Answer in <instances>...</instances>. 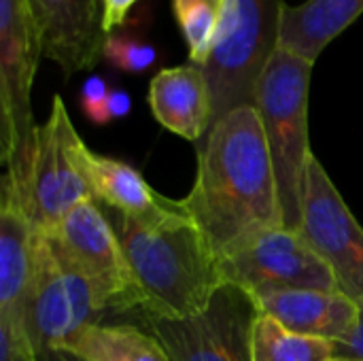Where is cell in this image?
<instances>
[{
	"instance_id": "obj_1",
	"label": "cell",
	"mask_w": 363,
	"mask_h": 361,
	"mask_svg": "<svg viewBox=\"0 0 363 361\" xmlns=\"http://www.w3.org/2000/svg\"><path fill=\"white\" fill-rule=\"evenodd\" d=\"M217 257L259 232L283 226V211L266 132L255 104L213 123L198 145L191 191L181 200Z\"/></svg>"
},
{
	"instance_id": "obj_2",
	"label": "cell",
	"mask_w": 363,
	"mask_h": 361,
	"mask_svg": "<svg viewBox=\"0 0 363 361\" xmlns=\"http://www.w3.org/2000/svg\"><path fill=\"white\" fill-rule=\"evenodd\" d=\"M123 247L143 317L187 319L202 313L223 283L219 257L202 230L179 206L153 221L104 209Z\"/></svg>"
},
{
	"instance_id": "obj_3",
	"label": "cell",
	"mask_w": 363,
	"mask_h": 361,
	"mask_svg": "<svg viewBox=\"0 0 363 361\" xmlns=\"http://www.w3.org/2000/svg\"><path fill=\"white\" fill-rule=\"evenodd\" d=\"M313 62L277 47L255 91V109L262 117L270 160L277 174L283 226L302 230L304 187L313 162L308 138V94Z\"/></svg>"
},
{
	"instance_id": "obj_4",
	"label": "cell",
	"mask_w": 363,
	"mask_h": 361,
	"mask_svg": "<svg viewBox=\"0 0 363 361\" xmlns=\"http://www.w3.org/2000/svg\"><path fill=\"white\" fill-rule=\"evenodd\" d=\"M83 147L64 100L55 96L47 121L34 130L28 160L4 172L38 232H55L79 202L94 198L81 164Z\"/></svg>"
},
{
	"instance_id": "obj_5",
	"label": "cell",
	"mask_w": 363,
	"mask_h": 361,
	"mask_svg": "<svg viewBox=\"0 0 363 361\" xmlns=\"http://www.w3.org/2000/svg\"><path fill=\"white\" fill-rule=\"evenodd\" d=\"M283 6V0H228L217 45L202 66L213 96V123L238 106L255 104L259 77L279 47Z\"/></svg>"
},
{
	"instance_id": "obj_6",
	"label": "cell",
	"mask_w": 363,
	"mask_h": 361,
	"mask_svg": "<svg viewBox=\"0 0 363 361\" xmlns=\"http://www.w3.org/2000/svg\"><path fill=\"white\" fill-rule=\"evenodd\" d=\"M219 268L225 285L259 298L294 289H338L332 268L302 236L289 228H272L245 240L223 257Z\"/></svg>"
},
{
	"instance_id": "obj_7",
	"label": "cell",
	"mask_w": 363,
	"mask_h": 361,
	"mask_svg": "<svg viewBox=\"0 0 363 361\" xmlns=\"http://www.w3.org/2000/svg\"><path fill=\"white\" fill-rule=\"evenodd\" d=\"M104 311L87 279L60 253L49 234L38 232L28 300L30 336L38 355H60L62 347L85 326L98 323Z\"/></svg>"
},
{
	"instance_id": "obj_8",
	"label": "cell",
	"mask_w": 363,
	"mask_h": 361,
	"mask_svg": "<svg viewBox=\"0 0 363 361\" xmlns=\"http://www.w3.org/2000/svg\"><path fill=\"white\" fill-rule=\"evenodd\" d=\"M40 55L26 0H0V160L6 170L23 166L32 147L30 98Z\"/></svg>"
},
{
	"instance_id": "obj_9",
	"label": "cell",
	"mask_w": 363,
	"mask_h": 361,
	"mask_svg": "<svg viewBox=\"0 0 363 361\" xmlns=\"http://www.w3.org/2000/svg\"><path fill=\"white\" fill-rule=\"evenodd\" d=\"M259 306L236 285H221L211 304L187 319L143 317L170 361H253L251 332Z\"/></svg>"
},
{
	"instance_id": "obj_10",
	"label": "cell",
	"mask_w": 363,
	"mask_h": 361,
	"mask_svg": "<svg viewBox=\"0 0 363 361\" xmlns=\"http://www.w3.org/2000/svg\"><path fill=\"white\" fill-rule=\"evenodd\" d=\"M49 236L60 253L87 279L106 311H136V289L123 247L111 219L94 198L79 202Z\"/></svg>"
},
{
	"instance_id": "obj_11",
	"label": "cell",
	"mask_w": 363,
	"mask_h": 361,
	"mask_svg": "<svg viewBox=\"0 0 363 361\" xmlns=\"http://www.w3.org/2000/svg\"><path fill=\"white\" fill-rule=\"evenodd\" d=\"M300 232L328 262L338 289L363 304V228L317 157L306 174Z\"/></svg>"
},
{
	"instance_id": "obj_12",
	"label": "cell",
	"mask_w": 363,
	"mask_h": 361,
	"mask_svg": "<svg viewBox=\"0 0 363 361\" xmlns=\"http://www.w3.org/2000/svg\"><path fill=\"white\" fill-rule=\"evenodd\" d=\"M40 51L64 77L89 70L102 60L106 40L100 0H26Z\"/></svg>"
},
{
	"instance_id": "obj_13",
	"label": "cell",
	"mask_w": 363,
	"mask_h": 361,
	"mask_svg": "<svg viewBox=\"0 0 363 361\" xmlns=\"http://www.w3.org/2000/svg\"><path fill=\"white\" fill-rule=\"evenodd\" d=\"M36 226L19 194L2 177L0 187V321L30 332L28 300L34 272ZM32 338V336H30Z\"/></svg>"
},
{
	"instance_id": "obj_14",
	"label": "cell",
	"mask_w": 363,
	"mask_h": 361,
	"mask_svg": "<svg viewBox=\"0 0 363 361\" xmlns=\"http://www.w3.org/2000/svg\"><path fill=\"white\" fill-rule=\"evenodd\" d=\"M149 109L172 134L200 145L213 126V96L206 72L198 64L162 68L149 83Z\"/></svg>"
},
{
	"instance_id": "obj_15",
	"label": "cell",
	"mask_w": 363,
	"mask_h": 361,
	"mask_svg": "<svg viewBox=\"0 0 363 361\" xmlns=\"http://www.w3.org/2000/svg\"><path fill=\"white\" fill-rule=\"evenodd\" d=\"M257 306L289 332L332 343L347 340L357 328L362 313L359 302L340 289H294L272 294L259 298Z\"/></svg>"
},
{
	"instance_id": "obj_16",
	"label": "cell",
	"mask_w": 363,
	"mask_h": 361,
	"mask_svg": "<svg viewBox=\"0 0 363 361\" xmlns=\"http://www.w3.org/2000/svg\"><path fill=\"white\" fill-rule=\"evenodd\" d=\"M81 164L94 200L123 217L153 221L179 206V200H168L157 194L134 166L108 155H100L87 145L81 151Z\"/></svg>"
},
{
	"instance_id": "obj_17",
	"label": "cell",
	"mask_w": 363,
	"mask_h": 361,
	"mask_svg": "<svg viewBox=\"0 0 363 361\" xmlns=\"http://www.w3.org/2000/svg\"><path fill=\"white\" fill-rule=\"evenodd\" d=\"M363 15V0H304L285 4L279 45L308 62H317L323 49Z\"/></svg>"
},
{
	"instance_id": "obj_18",
	"label": "cell",
	"mask_w": 363,
	"mask_h": 361,
	"mask_svg": "<svg viewBox=\"0 0 363 361\" xmlns=\"http://www.w3.org/2000/svg\"><path fill=\"white\" fill-rule=\"evenodd\" d=\"M77 361H170L162 343L136 326L89 323L60 351Z\"/></svg>"
},
{
	"instance_id": "obj_19",
	"label": "cell",
	"mask_w": 363,
	"mask_h": 361,
	"mask_svg": "<svg viewBox=\"0 0 363 361\" xmlns=\"http://www.w3.org/2000/svg\"><path fill=\"white\" fill-rule=\"evenodd\" d=\"M253 361H332L334 343L289 332L274 317L259 311L251 332Z\"/></svg>"
},
{
	"instance_id": "obj_20",
	"label": "cell",
	"mask_w": 363,
	"mask_h": 361,
	"mask_svg": "<svg viewBox=\"0 0 363 361\" xmlns=\"http://www.w3.org/2000/svg\"><path fill=\"white\" fill-rule=\"evenodd\" d=\"M228 0H172V13L187 45L189 62L206 66L219 38Z\"/></svg>"
},
{
	"instance_id": "obj_21",
	"label": "cell",
	"mask_w": 363,
	"mask_h": 361,
	"mask_svg": "<svg viewBox=\"0 0 363 361\" xmlns=\"http://www.w3.org/2000/svg\"><path fill=\"white\" fill-rule=\"evenodd\" d=\"M102 60H106L117 70L140 74L147 72L157 62V49L153 43H149L143 36V32L123 26L106 34L102 47Z\"/></svg>"
},
{
	"instance_id": "obj_22",
	"label": "cell",
	"mask_w": 363,
	"mask_h": 361,
	"mask_svg": "<svg viewBox=\"0 0 363 361\" xmlns=\"http://www.w3.org/2000/svg\"><path fill=\"white\" fill-rule=\"evenodd\" d=\"M108 94L111 87L106 85V81L102 77H89L79 94V104L83 115L96 123V126H106L111 123V115H108Z\"/></svg>"
},
{
	"instance_id": "obj_23",
	"label": "cell",
	"mask_w": 363,
	"mask_h": 361,
	"mask_svg": "<svg viewBox=\"0 0 363 361\" xmlns=\"http://www.w3.org/2000/svg\"><path fill=\"white\" fill-rule=\"evenodd\" d=\"M0 361H40L28 330L0 321Z\"/></svg>"
},
{
	"instance_id": "obj_24",
	"label": "cell",
	"mask_w": 363,
	"mask_h": 361,
	"mask_svg": "<svg viewBox=\"0 0 363 361\" xmlns=\"http://www.w3.org/2000/svg\"><path fill=\"white\" fill-rule=\"evenodd\" d=\"M138 2H140V0H100L104 34H111V32L123 28V26L128 23V17H130L132 9H134Z\"/></svg>"
},
{
	"instance_id": "obj_25",
	"label": "cell",
	"mask_w": 363,
	"mask_h": 361,
	"mask_svg": "<svg viewBox=\"0 0 363 361\" xmlns=\"http://www.w3.org/2000/svg\"><path fill=\"white\" fill-rule=\"evenodd\" d=\"M362 313H359V323L353 330V334L342 340V343H334V357H351V360H363V304Z\"/></svg>"
},
{
	"instance_id": "obj_26",
	"label": "cell",
	"mask_w": 363,
	"mask_h": 361,
	"mask_svg": "<svg viewBox=\"0 0 363 361\" xmlns=\"http://www.w3.org/2000/svg\"><path fill=\"white\" fill-rule=\"evenodd\" d=\"M132 109V100H130V94L125 89H111L108 94V115H111V121L113 119H121L130 113Z\"/></svg>"
},
{
	"instance_id": "obj_27",
	"label": "cell",
	"mask_w": 363,
	"mask_h": 361,
	"mask_svg": "<svg viewBox=\"0 0 363 361\" xmlns=\"http://www.w3.org/2000/svg\"><path fill=\"white\" fill-rule=\"evenodd\" d=\"M332 361H363V360H351V357H334Z\"/></svg>"
}]
</instances>
